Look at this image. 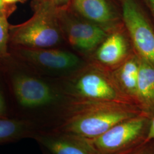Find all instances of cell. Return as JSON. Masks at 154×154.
Segmentation results:
<instances>
[{"label": "cell", "mask_w": 154, "mask_h": 154, "mask_svg": "<svg viewBox=\"0 0 154 154\" xmlns=\"http://www.w3.org/2000/svg\"><path fill=\"white\" fill-rule=\"evenodd\" d=\"M137 106L77 100L57 134L82 139L97 138L116 124L137 115Z\"/></svg>", "instance_id": "6da1fadb"}, {"label": "cell", "mask_w": 154, "mask_h": 154, "mask_svg": "<svg viewBox=\"0 0 154 154\" xmlns=\"http://www.w3.org/2000/svg\"><path fill=\"white\" fill-rule=\"evenodd\" d=\"M58 11L37 2L33 16L20 25L9 27V39L21 48H49L61 40Z\"/></svg>", "instance_id": "7a4b0ae2"}, {"label": "cell", "mask_w": 154, "mask_h": 154, "mask_svg": "<svg viewBox=\"0 0 154 154\" xmlns=\"http://www.w3.org/2000/svg\"><path fill=\"white\" fill-rule=\"evenodd\" d=\"M134 51L154 67V22L142 0H116Z\"/></svg>", "instance_id": "3957f363"}, {"label": "cell", "mask_w": 154, "mask_h": 154, "mask_svg": "<svg viewBox=\"0 0 154 154\" xmlns=\"http://www.w3.org/2000/svg\"><path fill=\"white\" fill-rule=\"evenodd\" d=\"M72 89L78 100L135 105L118 88L109 70L90 62L81 69Z\"/></svg>", "instance_id": "277c9868"}, {"label": "cell", "mask_w": 154, "mask_h": 154, "mask_svg": "<svg viewBox=\"0 0 154 154\" xmlns=\"http://www.w3.org/2000/svg\"><path fill=\"white\" fill-rule=\"evenodd\" d=\"M144 121V117L135 116L116 124L97 138L81 139L96 154L112 152L137 138L143 130Z\"/></svg>", "instance_id": "5b68a950"}, {"label": "cell", "mask_w": 154, "mask_h": 154, "mask_svg": "<svg viewBox=\"0 0 154 154\" xmlns=\"http://www.w3.org/2000/svg\"><path fill=\"white\" fill-rule=\"evenodd\" d=\"M131 40L123 26L110 32L90 55V62L111 70L134 53Z\"/></svg>", "instance_id": "8992f818"}, {"label": "cell", "mask_w": 154, "mask_h": 154, "mask_svg": "<svg viewBox=\"0 0 154 154\" xmlns=\"http://www.w3.org/2000/svg\"><path fill=\"white\" fill-rule=\"evenodd\" d=\"M72 6L81 18L108 32L123 26L121 11L116 0H72Z\"/></svg>", "instance_id": "52a82bcc"}, {"label": "cell", "mask_w": 154, "mask_h": 154, "mask_svg": "<svg viewBox=\"0 0 154 154\" xmlns=\"http://www.w3.org/2000/svg\"><path fill=\"white\" fill-rule=\"evenodd\" d=\"M14 94L19 104L26 108H37L51 103L55 94L46 83L25 75L16 76L12 81Z\"/></svg>", "instance_id": "ba28073f"}, {"label": "cell", "mask_w": 154, "mask_h": 154, "mask_svg": "<svg viewBox=\"0 0 154 154\" xmlns=\"http://www.w3.org/2000/svg\"><path fill=\"white\" fill-rule=\"evenodd\" d=\"M66 30L70 44L88 55L93 53L109 33L82 18L72 20L67 24Z\"/></svg>", "instance_id": "9c48e42d"}, {"label": "cell", "mask_w": 154, "mask_h": 154, "mask_svg": "<svg viewBox=\"0 0 154 154\" xmlns=\"http://www.w3.org/2000/svg\"><path fill=\"white\" fill-rule=\"evenodd\" d=\"M20 53L29 62L53 70L73 69L82 66L83 63L75 54L61 50L21 48Z\"/></svg>", "instance_id": "30bf717a"}, {"label": "cell", "mask_w": 154, "mask_h": 154, "mask_svg": "<svg viewBox=\"0 0 154 154\" xmlns=\"http://www.w3.org/2000/svg\"><path fill=\"white\" fill-rule=\"evenodd\" d=\"M140 63V57L134 51L126 60L109 70L112 79L122 93L137 106Z\"/></svg>", "instance_id": "8fae6325"}, {"label": "cell", "mask_w": 154, "mask_h": 154, "mask_svg": "<svg viewBox=\"0 0 154 154\" xmlns=\"http://www.w3.org/2000/svg\"><path fill=\"white\" fill-rule=\"evenodd\" d=\"M140 59L137 105L140 110L152 113L154 112V67L141 57Z\"/></svg>", "instance_id": "7c38bea8"}, {"label": "cell", "mask_w": 154, "mask_h": 154, "mask_svg": "<svg viewBox=\"0 0 154 154\" xmlns=\"http://www.w3.org/2000/svg\"><path fill=\"white\" fill-rule=\"evenodd\" d=\"M37 139L52 154H96L81 138L60 134Z\"/></svg>", "instance_id": "4fadbf2b"}, {"label": "cell", "mask_w": 154, "mask_h": 154, "mask_svg": "<svg viewBox=\"0 0 154 154\" xmlns=\"http://www.w3.org/2000/svg\"><path fill=\"white\" fill-rule=\"evenodd\" d=\"M30 123L14 118H0V144L9 143L30 135Z\"/></svg>", "instance_id": "5bb4252c"}, {"label": "cell", "mask_w": 154, "mask_h": 154, "mask_svg": "<svg viewBox=\"0 0 154 154\" xmlns=\"http://www.w3.org/2000/svg\"><path fill=\"white\" fill-rule=\"evenodd\" d=\"M10 25L7 17L0 16V60L8 57V44L9 40Z\"/></svg>", "instance_id": "9a60e30c"}, {"label": "cell", "mask_w": 154, "mask_h": 154, "mask_svg": "<svg viewBox=\"0 0 154 154\" xmlns=\"http://www.w3.org/2000/svg\"><path fill=\"white\" fill-rule=\"evenodd\" d=\"M70 0H38V2L58 11L65 9L70 3Z\"/></svg>", "instance_id": "2e32d148"}, {"label": "cell", "mask_w": 154, "mask_h": 154, "mask_svg": "<svg viewBox=\"0 0 154 154\" xmlns=\"http://www.w3.org/2000/svg\"><path fill=\"white\" fill-rule=\"evenodd\" d=\"M8 118L7 116V109L5 101L0 89V118Z\"/></svg>", "instance_id": "e0dca14e"}, {"label": "cell", "mask_w": 154, "mask_h": 154, "mask_svg": "<svg viewBox=\"0 0 154 154\" xmlns=\"http://www.w3.org/2000/svg\"><path fill=\"white\" fill-rule=\"evenodd\" d=\"M154 22V0H142Z\"/></svg>", "instance_id": "ac0fdd59"}, {"label": "cell", "mask_w": 154, "mask_h": 154, "mask_svg": "<svg viewBox=\"0 0 154 154\" xmlns=\"http://www.w3.org/2000/svg\"><path fill=\"white\" fill-rule=\"evenodd\" d=\"M7 5L4 3L2 0H0V16H8L9 11L7 9Z\"/></svg>", "instance_id": "d6986e66"}, {"label": "cell", "mask_w": 154, "mask_h": 154, "mask_svg": "<svg viewBox=\"0 0 154 154\" xmlns=\"http://www.w3.org/2000/svg\"><path fill=\"white\" fill-rule=\"evenodd\" d=\"M154 139V117L152 121L151 125L149 130V133L146 138V141L148 142Z\"/></svg>", "instance_id": "ffe728a7"}, {"label": "cell", "mask_w": 154, "mask_h": 154, "mask_svg": "<svg viewBox=\"0 0 154 154\" xmlns=\"http://www.w3.org/2000/svg\"><path fill=\"white\" fill-rule=\"evenodd\" d=\"M23 0H2V1L4 2V4H5L6 5H11L14 3H16L18 2H21Z\"/></svg>", "instance_id": "44dd1931"}, {"label": "cell", "mask_w": 154, "mask_h": 154, "mask_svg": "<svg viewBox=\"0 0 154 154\" xmlns=\"http://www.w3.org/2000/svg\"><path fill=\"white\" fill-rule=\"evenodd\" d=\"M146 154V153H143V152H142V153H138V154Z\"/></svg>", "instance_id": "7402d4cb"}]
</instances>
